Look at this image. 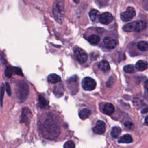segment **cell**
<instances>
[{
    "label": "cell",
    "mask_w": 148,
    "mask_h": 148,
    "mask_svg": "<svg viewBox=\"0 0 148 148\" xmlns=\"http://www.w3.org/2000/svg\"><path fill=\"white\" fill-rule=\"evenodd\" d=\"M136 13L134 8L129 6L126 10L120 13V18L123 21H128L131 20L135 16Z\"/></svg>",
    "instance_id": "52a82bcc"
},
{
    "label": "cell",
    "mask_w": 148,
    "mask_h": 148,
    "mask_svg": "<svg viewBox=\"0 0 148 148\" xmlns=\"http://www.w3.org/2000/svg\"><path fill=\"white\" fill-rule=\"evenodd\" d=\"M13 73V68H12L11 66H8L5 69V74L7 77H10Z\"/></svg>",
    "instance_id": "cb8c5ba5"
},
{
    "label": "cell",
    "mask_w": 148,
    "mask_h": 148,
    "mask_svg": "<svg viewBox=\"0 0 148 148\" xmlns=\"http://www.w3.org/2000/svg\"><path fill=\"white\" fill-rule=\"evenodd\" d=\"M145 89L146 90H147V80H146L145 83Z\"/></svg>",
    "instance_id": "f546056e"
},
{
    "label": "cell",
    "mask_w": 148,
    "mask_h": 148,
    "mask_svg": "<svg viewBox=\"0 0 148 148\" xmlns=\"http://www.w3.org/2000/svg\"><path fill=\"white\" fill-rule=\"evenodd\" d=\"M147 108H145V109L143 110H142V113H147Z\"/></svg>",
    "instance_id": "4dcf8cb0"
},
{
    "label": "cell",
    "mask_w": 148,
    "mask_h": 148,
    "mask_svg": "<svg viewBox=\"0 0 148 148\" xmlns=\"http://www.w3.org/2000/svg\"><path fill=\"white\" fill-rule=\"evenodd\" d=\"M114 112V106L110 103H106L102 108V112L107 115H110Z\"/></svg>",
    "instance_id": "7c38bea8"
},
{
    "label": "cell",
    "mask_w": 148,
    "mask_h": 148,
    "mask_svg": "<svg viewBox=\"0 0 148 148\" xmlns=\"http://www.w3.org/2000/svg\"><path fill=\"white\" fill-rule=\"evenodd\" d=\"M103 42L104 46L106 48L109 49H114L117 45V42L115 39H114L110 37H108V36L105 37L103 39Z\"/></svg>",
    "instance_id": "8fae6325"
},
{
    "label": "cell",
    "mask_w": 148,
    "mask_h": 148,
    "mask_svg": "<svg viewBox=\"0 0 148 148\" xmlns=\"http://www.w3.org/2000/svg\"><path fill=\"white\" fill-rule=\"evenodd\" d=\"M124 126L127 128H129V129H131L134 126V124L130 122V121H127L126 122L125 124H124Z\"/></svg>",
    "instance_id": "83f0119b"
},
{
    "label": "cell",
    "mask_w": 148,
    "mask_h": 148,
    "mask_svg": "<svg viewBox=\"0 0 148 148\" xmlns=\"http://www.w3.org/2000/svg\"><path fill=\"white\" fill-rule=\"evenodd\" d=\"M5 86H6V92H7L8 94L9 95H11V90H10V86H9V83H6Z\"/></svg>",
    "instance_id": "f1b7e54d"
},
{
    "label": "cell",
    "mask_w": 148,
    "mask_h": 148,
    "mask_svg": "<svg viewBox=\"0 0 148 148\" xmlns=\"http://www.w3.org/2000/svg\"><path fill=\"white\" fill-rule=\"evenodd\" d=\"M99 16V12L96 9H92L89 13V16L92 21H94Z\"/></svg>",
    "instance_id": "7402d4cb"
},
{
    "label": "cell",
    "mask_w": 148,
    "mask_h": 148,
    "mask_svg": "<svg viewBox=\"0 0 148 148\" xmlns=\"http://www.w3.org/2000/svg\"><path fill=\"white\" fill-rule=\"evenodd\" d=\"M147 27V23L143 20H137L125 24L123 29L125 32H140Z\"/></svg>",
    "instance_id": "7a4b0ae2"
},
{
    "label": "cell",
    "mask_w": 148,
    "mask_h": 148,
    "mask_svg": "<svg viewBox=\"0 0 148 148\" xmlns=\"http://www.w3.org/2000/svg\"><path fill=\"white\" fill-rule=\"evenodd\" d=\"M121 128L119 127H113L112 129L110 134L113 138H117L121 133Z\"/></svg>",
    "instance_id": "d6986e66"
},
{
    "label": "cell",
    "mask_w": 148,
    "mask_h": 148,
    "mask_svg": "<svg viewBox=\"0 0 148 148\" xmlns=\"http://www.w3.org/2000/svg\"><path fill=\"white\" fill-rule=\"evenodd\" d=\"M99 68L103 71H107L110 69L109 62L106 60H102L98 64Z\"/></svg>",
    "instance_id": "ac0fdd59"
},
{
    "label": "cell",
    "mask_w": 148,
    "mask_h": 148,
    "mask_svg": "<svg viewBox=\"0 0 148 148\" xmlns=\"http://www.w3.org/2000/svg\"><path fill=\"white\" fill-rule=\"evenodd\" d=\"M88 41L92 45H97L100 42V38L97 35H91L88 37Z\"/></svg>",
    "instance_id": "9a60e30c"
},
{
    "label": "cell",
    "mask_w": 148,
    "mask_h": 148,
    "mask_svg": "<svg viewBox=\"0 0 148 148\" xmlns=\"http://www.w3.org/2000/svg\"><path fill=\"white\" fill-rule=\"evenodd\" d=\"M74 56L76 60L80 63H84L87 60V54L86 52L79 47H75L73 49Z\"/></svg>",
    "instance_id": "5b68a950"
},
{
    "label": "cell",
    "mask_w": 148,
    "mask_h": 148,
    "mask_svg": "<svg viewBox=\"0 0 148 148\" xmlns=\"http://www.w3.org/2000/svg\"><path fill=\"white\" fill-rule=\"evenodd\" d=\"M48 104V101L45 99V98L43 95H40L38 98V105L42 108H45Z\"/></svg>",
    "instance_id": "44dd1931"
},
{
    "label": "cell",
    "mask_w": 148,
    "mask_h": 148,
    "mask_svg": "<svg viewBox=\"0 0 148 148\" xmlns=\"http://www.w3.org/2000/svg\"><path fill=\"white\" fill-rule=\"evenodd\" d=\"M93 131L97 134H102L105 132L106 125L103 121L101 120H98L96 123L95 126L92 128Z\"/></svg>",
    "instance_id": "30bf717a"
},
{
    "label": "cell",
    "mask_w": 148,
    "mask_h": 148,
    "mask_svg": "<svg viewBox=\"0 0 148 148\" xmlns=\"http://www.w3.org/2000/svg\"><path fill=\"white\" fill-rule=\"evenodd\" d=\"M4 91H5V87L4 85L2 84L0 88V102H1V105H2V100H3V97L4 94Z\"/></svg>",
    "instance_id": "484cf974"
},
{
    "label": "cell",
    "mask_w": 148,
    "mask_h": 148,
    "mask_svg": "<svg viewBox=\"0 0 148 148\" xmlns=\"http://www.w3.org/2000/svg\"><path fill=\"white\" fill-rule=\"evenodd\" d=\"M132 142V138L130 134L124 135L120 136L118 140V142L121 143H130Z\"/></svg>",
    "instance_id": "5bb4252c"
},
{
    "label": "cell",
    "mask_w": 148,
    "mask_h": 148,
    "mask_svg": "<svg viewBox=\"0 0 148 148\" xmlns=\"http://www.w3.org/2000/svg\"><path fill=\"white\" fill-rule=\"evenodd\" d=\"M83 88L86 91H92L96 87V82L90 77H84L82 82Z\"/></svg>",
    "instance_id": "8992f818"
},
{
    "label": "cell",
    "mask_w": 148,
    "mask_h": 148,
    "mask_svg": "<svg viewBox=\"0 0 148 148\" xmlns=\"http://www.w3.org/2000/svg\"><path fill=\"white\" fill-rule=\"evenodd\" d=\"M32 117V113L28 108H24L22 109V112L20 117V123H25L26 125H28L30 120Z\"/></svg>",
    "instance_id": "ba28073f"
},
{
    "label": "cell",
    "mask_w": 148,
    "mask_h": 148,
    "mask_svg": "<svg viewBox=\"0 0 148 148\" xmlns=\"http://www.w3.org/2000/svg\"><path fill=\"white\" fill-rule=\"evenodd\" d=\"M135 68L139 71H145L147 68V63L145 61L139 60L136 62L135 65Z\"/></svg>",
    "instance_id": "4fadbf2b"
},
{
    "label": "cell",
    "mask_w": 148,
    "mask_h": 148,
    "mask_svg": "<svg viewBox=\"0 0 148 148\" xmlns=\"http://www.w3.org/2000/svg\"><path fill=\"white\" fill-rule=\"evenodd\" d=\"M13 73L17 74V75H20V76H23V75L21 69L20 68H17V67L13 68Z\"/></svg>",
    "instance_id": "4316f807"
},
{
    "label": "cell",
    "mask_w": 148,
    "mask_h": 148,
    "mask_svg": "<svg viewBox=\"0 0 148 148\" xmlns=\"http://www.w3.org/2000/svg\"><path fill=\"white\" fill-rule=\"evenodd\" d=\"M16 94L18 101L21 102H24L27 98L29 94L28 84L23 80L18 82L16 86Z\"/></svg>",
    "instance_id": "3957f363"
},
{
    "label": "cell",
    "mask_w": 148,
    "mask_h": 148,
    "mask_svg": "<svg viewBox=\"0 0 148 148\" xmlns=\"http://www.w3.org/2000/svg\"><path fill=\"white\" fill-rule=\"evenodd\" d=\"M137 47L139 50L142 51H145L147 50V42L146 41H140L137 44Z\"/></svg>",
    "instance_id": "ffe728a7"
},
{
    "label": "cell",
    "mask_w": 148,
    "mask_h": 148,
    "mask_svg": "<svg viewBox=\"0 0 148 148\" xmlns=\"http://www.w3.org/2000/svg\"><path fill=\"white\" fill-rule=\"evenodd\" d=\"M74 1V2H75L76 3H79L80 2V0H73Z\"/></svg>",
    "instance_id": "1f68e13d"
},
{
    "label": "cell",
    "mask_w": 148,
    "mask_h": 148,
    "mask_svg": "<svg viewBox=\"0 0 148 148\" xmlns=\"http://www.w3.org/2000/svg\"><path fill=\"white\" fill-rule=\"evenodd\" d=\"M98 20L101 24L106 25L110 24L113 21V17L111 13L109 12H105L99 16Z\"/></svg>",
    "instance_id": "9c48e42d"
},
{
    "label": "cell",
    "mask_w": 148,
    "mask_h": 148,
    "mask_svg": "<svg viewBox=\"0 0 148 148\" xmlns=\"http://www.w3.org/2000/svg\"><path fill=\"white\" fill-rule=\"evenodd\" d=\"M147 117H146L145 118V123H146V124H147Z\"/></svg>",
    "instance_id": "d6a6232c"
},
{
    "label": "cell",
    "mask_w": 148,
    "mask_h": 148,
    "mask_svg": "<svg viewBox=\"0 0 148 148\" xmlns=\"http://www.w3.org/2000/svg\"><path fill=\"white\" fill-rule=\"evenodd\" d=\"M60 132L59 125L51 116H48L42 125V133L43 136L48 139H54Z\"/></svg>",
    "instance_id": "6da1fadb"
},
{
    "label": "cell",
    "mask_w": 148,
    "mask_h": 148,
    "mask_svg": "<svg viewBox=\"0 0 148 148\" xmlns=\"http://www.w3.org/2000/svg\"><path fill=\"white\" fill-rule=\"evenodd\" d=\"M91 114V111L88 109H82L79 113V116L80 117V118L82 120H84L87 118H88L89 117V116Z\"/></svg>",
    "instance_id": "e0dca14e"
},
{
    "label": "cell",
    "mask_w": 148,
    "mask_h": 148,
    "mask_svg": "<svg viewBox=\"0 0 148 148\" xmlns=\"http://www.w3.org/2000/svg\"><path fill=\"white\" fill-rule=\"evenodd\" d=\"M124 71L126 73H131L135 72V67L133 65H127L124 67Z\"/></svg>",
    "instance_id": "603a6c76"
},
{
    "label": "cell",
    "mask_w": 148,
    "mask_h": 148,
    "mask_svg": "<svg viewBox=\"0 0 148 148\" xmlns=\"http://www.w3.org/2000/svg\"><path fill=\"white\" fill-rule=\"evenodd\" d=\"M61 2H58L57 1H55L53 10L54 18L59 23L62 22L63 16V5L61 6Z\"/></svg>",
    "instance_id": "277c9868"
},
{
    "label": "cell",
    "mask_w": 148,
    "mask_h": 148,
    "mask_svg": "<svg viewBox=\"0 0 148 148\" xmlns=\"http://www.w3.org/2000/svg\"><path fill=\"white\" fill-rule=\"evenodd\" d=\"M47 80L51 83H57L61 80V78L58 75L52 73L48 76Z\"/></svg>",
    "instance_id": "2e32d148"
},
{
    "label": "cell",
    "mask_w": 148,
    "mask_h": 148,
    "mask_svg": "<svg viewBox=\"0 0 148 148\" xmlns=\"http://www.w3.org/2000/svg\"><path fill=\"white\" fill-rule=\"evenodd\" d=\"M75 143L72 140H68L66 142L64 145V148H75Z\"/></svg>",
    "instance_id": "d4e9b609"
}]
</instances>
